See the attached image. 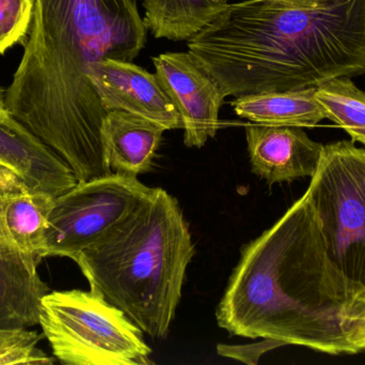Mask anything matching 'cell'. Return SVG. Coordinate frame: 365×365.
I'll list each match as a JSON object with an SVG mask.
<instances>
[{"label": "cell", "mask_w": 365, "mask_h": 365, "mask_svg": "<svg viewBox=\"0 0 365 365\" xmlns=\"http://www.w3.org/2000/svg\"><path fill=\"white\" fill-rule=\"evenodd\" d=\"M148 34L138 0H34L6 107L78 182L113 174L101 136L108 111L90 81V66L106 58L134 61Z\"/></svg>", "instance_id": "cell-1"}, {"label": "cell", "mask_w": 365, "mask_h": 365, "mask_svg": "<svg viewBox=\"0 0 365 365\" xmlns=\"http://www.w3.org/2000/svg\"><path fill=\"white\" fill-rule=\"evenodd\" d=\"M354 299L328 255L304 193L270 229L242 246L216 321L231 336L353 355L344 317Z\"/></svg>", "instance_id": "cell-2"}, {"label": "cell", "mask_w": 365, "mask_h": 365, "mask_svg": "<svg viewBox=\"0 0 365 365\" xmlns=\"http://www.w3.org/2000/svg\"><path fill=\"white\" fill-rule=\"evenodd\" d=\"M195 253L179 201L164 189L149 196L73 261L90 289L123 311L151 338H167Z\"/></svg>", "instance_id": "cell-3"}, {"label": "cell", "mask_w": 365, "mask_h": 365, "mask_svg": "<svg viewBox=\"0 0 365 365\" xmlns=\"http://www.w3.org/2000/svg\"><path fill=\"white\" fill-rule=\"evenodd\" d=\"M40 326L61 364H153L143 330L91 289L47 294L42 300Z\"/></svg>", "instance_id": "cell-4"}, {"label": "cell", "mask_w": 365, "mask_h": 365, "mask_svg": "<svg viewBox=\"0 0 365 365\" xmlns=\"http://www.w3.org/2000/svg\"><path fill=\"white\" fill-rule=\"evenodd\" d=\"M306 193L328 255L355 299L365 295V148L349 141L324 145Z\"/></svg>", "instance_id": "cell-5"}, {"label": "cell", "mask_w": 365, "mask_h": 365, "mask_svg": "<svg viewBox=\"0 0 365 365\" xmlns=\"http://www.w3.org/2000/svg\"><path fill=\"white\" fill-rule=\"evenodd\" d=\"M152 189L135 176L120 173L77 182L53 201L45 237L46 257L74 259L126 218Z\"/></svg>", "instance_id": "cell-6"}, {"label": "cell", "mask_w": 365, "mask_h": 365, "mask_svg": "<svg viewBox=\"0 0 365 365\" xmlns=\"http://www.w3.org/2000/svg\"><path fill=\"white\" fill-rule=\"evenodd\" d=\"M155 74L181 117L184 144L202 148L219 130V111L225 96L216 81L189 51L152 57Z\"/></svg>", "instance_id": "cell-7"}, {"label": "cell", "mask_w": 365, "mask_h": 365, "mask_svg": "<svg viewBox=\"0 0 365 365\" xmlns=\"http://www.w3.org/2000/svg\"><path fill=\"white\" fill-rule=\"evenodd\" d=\"M89 77L105 111L121 109L151 120L166 130L182 129L179 111L155 73L133 61L106 58L91 64Z\"/></svg>", "instance_id": "cell-8"}, {"label": "cell", "mask_w": 365, "mask_h": 365, "mask_svg": "<svg viewBox=\"0 0 365 365\" xmlns=\"http://www.w3.org/2000/svg\"><path fill=\"white\" fill-rule=\"evenodd\" d=\"M245 130L251 171L269 186L314 175L324 145L302 128L253 124Z\"/></svg>", "instance_id": "cell-9"}, {"label": "cell", "mask_w": 365, "mask_h": 365, "mask_svg": "<svg viewBox=\"0 0 365 365\" xmlns=\"http://www.w3.org/2000/svg\"><path fill=\"white\" fill-rule=\"evenodd\" d=\"M38 266L15 244L0 214V342L40 325L42 300L49 289Z\"/></svg>", "instance_id": "cell-10"}, {"label": "cell", "mask_w": 365, "mask_h": 365, "mask_svg": "<svg viewBox=\"0 0 365 365\" xmlns=\"http://www.w3.org/2000/svg\"><path fill=\"white\" fill-rule=\"evenodd\" d=\"M0 165L30 188L53 197L78 182L71 167L16 119L0 122Z\"/></svg>", "instance_id": "cell-11"}, {"label": "cell", "mask_w": 365, "mask_h": 365, "mask_svg": "<svg viewBox=\"0 0 365 365\" xmlns=\"http://www.w3.org/2000/svg\"><path fill=\"white\" fill-rule=\"evenodd\" d=\"M56 197L38 192L0 165V214L15 244L36 264L46 257L47 223Z\"/></svg>", "instance_id": "cell-12"}, {"label": "cell", "mask_w": 365, "mask_h": 365, "mask_svg": "<svg viewBox=\"0 0 365 365\" xmlns=\"http://www.w3.org/2000/svg\"><path fill=\"white\" fill-rule=\"evenodd\" d=\"M165 131L164 126L136 114L109 111L101 136L105 160L113 173L137 177L149 171Z\"/></svg>", "instance_id": "cell-13"}, {"label": "cell", "mask_w": 365, "mask_h": 365, "mask_svg": "<svg viewBox=\"0 0 365 365\" xmlns=\"http://www.w3.org/2000/svg\"><path fill=\"white\" fill-rule=\"evenodd\" d=\"M315 89L245 94L236 96L231 105L238 117L255 124L313 128L327 119Z\"/></svg>", "instance_id": "cell-14"}, {"label": "cell", "mask_w": 365, "mask_h": 365, "mask_svg": "<svg viewBox=\"0 0 365 365\" xmlns=\"http://www.w3.org/2000/svg\"><path fill=\"white\" fill-rule=\"evenodd\" d=\"M143 21L155 39L188 41L227 4L225 0H141Z\"/></svg>", "instance_id": "cell-15"}, {"label": "cell", "mask_w": 365, "mask_h": 365, "mask_svg": "<svg viewBox=\"0 0 365 365\" xmlns=\"http://www.w3.org/2000/svg\"><path fill=\"white\" fill-rule=\"evenodd\" d=\"M315 96L325 109L327 119L342 128L353 143L365 148V92L351 77H338L321 84Z\"/></svg>", "instance_id": "cell-16"}, {"label": "cell", "mask_w": 365, "mask_h": 365, "mask_svg": "<svg viewBox=\"0 0 365 365\" xmlns=\"http://www.w3.org/2000/svg\"><path fill=\"white\" fill-rule=\"evenodd\" d=\"M34 0H0V55L24 43L34 16Z\"/></svg>", "instance_id": "cell-17"}, {"label": "cell", "mask_w": 365, "mask_h": 365, "mask_svg": "<svg viewBox=\"0 0 365 365\" xmlns=\"http://www.w3.org/2000/svg\"><path fill=\"white\" fill-rule=\"evenodd\" d=\"M40 334L28 329L14 332L0 342V365L51 364L53 360L36 349Z\"/></svg>", "instance_id": "cell-18"}, {"label": "cell", "mask_w": 365, "mask_h": 365, "mask_svg": "<svg viewBox=\"0 0 365 365\" xmlns=\"http://www.w3.org/2000/svg\"><path fill=\"white\" fill-rule=\"evenodd\" d=\"M344 328L353 355L365 351V295L351 302L344 317Z\"/></svg>", "instance_id": "cell-19"}, {"label": "cell", "mask_w": 365, "mask_h": 365, "mask_svg": "<svg viewBox=\"0 0 365 365\" xmlns=\"http://www.w3.org/2000/svg\"><path fill=\"white\" fill-rule=\"evenodd\" d=\"M285 346L283 343L272 339H264L262 342L250 345H225L219 344L217 351L219 355L230 359L238 360L247 364H257L259 358L272 349Z\"/></svg>", "instance_id": "cell-20"}, {"label": "cell", "mask_w": 365, "mask_h": 365, "mask_svg": "<svg viewBox=\"0 0 365 365\" xmlns=\"http://www.w3.org/2000/svg\"><path fill=\"white\" fill-rule=\"evenodd\" d=\"M6 90L0 86V122H10L15 119L6 107Z\"/></svg>", "instance_id": "cell-21"}, {"label": "cell", "mask_w": 365, "mask_h": 365, "mask_svg": "<svg viewBox=\"0 0 365 365\" xmlns=\"http://www.w3.org/2000/svg\"><path fill=\"white\" fill-rule=\"evenodd\" d=\"M300 1H308V2H323V1H327V0H300Z\"/></svg>", "instance_id": "cell-22"}, {"label": "cell", "mask_w": 365, "mask_h": 365, "mask_svg": "<svg viewBox=\"0 0 365 365\" xmlns=\"http://www.w3.org/2000/svg\"><path fill=\"white\" fill-rule=\"evenodd\" d=\"M225 1H227V2H229V1H230V0H225Z\"/></svg>", "instance_id": "cell-23"}]
</instances>
